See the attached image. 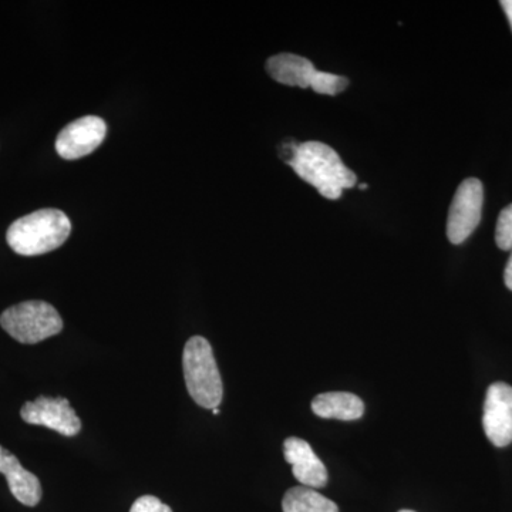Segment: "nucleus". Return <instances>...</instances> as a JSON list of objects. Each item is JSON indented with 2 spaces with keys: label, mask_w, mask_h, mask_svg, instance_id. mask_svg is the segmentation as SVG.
<instances>
[{
  "label": "nucleus",
  "mask_w": 512,
  "mask_h": 512,
  "mask_svg": "<svg viewBox=\"0 0 512 512\" xmlns=\"http://www.w3.org/2000/svg\"><path fill=\"white\" fill-rule=\"evenodd\" d=\"M495 242L503 251H512V204L504 208L498 217Z\"/></svg>",
  "instance_id": "nucleus-15"
},
{
  "label": "nucleus",
  "mask_w": 512,
  "mask_h": 512,
  "mask_svg": "<svg viewBox=\"0 0 512 512\" xmlns=\"http://www.w3.org/2000/svg\"><path fill=\"white\" fill-rule=\"evenodd\" d=\"M284 456L292 466L293 477L303 487L322 488L328 484V470L316 456L311 444L298 437H289L284 443Z\"/></svg>",
  "instance_id": "nucleus-9"
},
{
  "label": "nucleus",
  "mask_w": 512,
  "mask_h": 512,
  "mask_svg": "<svg viewBox=\"0 0 512 512\" xmlns=\"http://www.w3.org/2000/svg\"><path fill=\"white\" fill-rule=\"evenodd\" d=\"M312 412L320 419L359 420L365 414V403L352 393H322L313 399Z\"/></svg>",
  "instance_id": "nucleus-12"
},
{
  "label": "nucleus",
  "mask_w": 512,
  "mask_h": 512,
  "mask_svg": "<svg viewBox=\"0 0 512 512\" xmlns=\"http://www.w3.org/2000/svg\"><path fill=\"white\" fill-rule=\"evenodd\" d=\"M106 133V123L100 117L86 116L74 120L57 136V154L64 160H77L89 156L103 143Z\"/></svg>",
  "instance_id": "nucleus-8"
},
{
  "label": "nucleus",
  "mask_w": 512,
  "mask_h": 512,
  "mask_svg": "<svg viewBox=\"0 0 512 512\" xmlns=\"http://www.w3.org/2000/svg\"><path fill=\"white\" fill-rule=\"evenodd\" d=\"M366 188H367V185H366V184H362V185H360V190H366Z\"/></svg>",
  "instance_id": "nucleus-20"
},
{
  "label": "nucleus",
  "mask_w": 512,
  "mask_h": 512,
  "mask_svg": "<svg viewBox=\"0 0 512 512\" xmlns=\"http://www.w3.org/2000/svg\"><path fill=\"white\" fill-rule=\"evenodd\" d=\"M0 474L8 480L10 493L26 507H36L42 500V484L35 474L23 468L18 457L0 446Z\"/></svg>",
  "instance_id": "nucleus-10"
},
{
  "label": "nucleus",
  "mask_w": 512,
  "mask_h": 512,
  "mask_svg": "<svg viewBox=\"0 0 512 512\" xmlns=\"http://www.w3.org/2000/svg\"><path fill=\"white\" fill-rule=\"evenodd\" d=\"M266 72L276 82L285 84V86L308 89L311 87L316 69L311 60L305 59V57L292 55V53H281V55L268 59Z\"/></svg>",
  "instance_id": "nucleus-11"
},
{
  "label": "nucleus",
  "mask_w": 512,
  "mask_h": 512,
  "mask_svg": "<svg viewBox=\"0 0 512 512\" xmlns=\"http://www.w3.org/2000/svg\"><path fill=\"white\" fill-rule=\"evenodd\" d=\"M504 282L505 285H507V288L512 291V251L510 259H508L507 266H505Z\"/></svg>",
  "instance_id": "nucleus-17"
},
{
  "label": "nucleus",
  "mask_w": 512,
  "mask_h": 512,
  "mask_svg": "<svg viewBox=\"0 0 512 512\" xmlns=\"http://www.w3.org/2000/svg\"><path fill=\"white\" fill-rule=\"evenodd\" d=\"M72 232V222L63 211L46 208L19 218L10 225L6 241L22 256L47 254L62 247Z\"/></svg>",
  "instance_id": "nucleus-2"
},
{
  "label": "nucleus",
  "mask_w": 512,
  "mask_h": 512,
  "mask_svg": "<svg viewBox=\"0 0 512 512\" xmlns=\"http://www.w3.org/2000/svg\"><path fill=\"white\" fill-rule=\"evenodd\" d=\"M185 384L191 399L204 409L220 406L224 386L210 342L202 336H192L183 353Z\"/></svg>",
  "instance_id": "nucleus-3"
},
{
  "label": "nucleus",
  "mask_w": 512,
  "mask_h": 512,
  "mask_svg": "<svg viewBox=\"0 0 512 512\" xmlns=\"http://www.w3.org/2000/svg\"><path fill=\"white\" fill-rule=\"evenodd\" d=\"M284 512H339L338 505L309 487H293L282 500Z\"/></svg>",
  "instance_id": "nucleus-13"
},
{
  "label": "nucleus",
  "mask_w": 512,
  "mask_h": 512,
  "mask_svg": "<svg viewBox=\"0 0 512 512\" xmlns=\"http://www.w3.org/2000/svg\"><path fill=\"white\" fill-rule=\"evenodd\" d=\"M130 512H173L167 504L153 495H143L131 507Z\"/></svg>",
  "instance_id": "nucleus-16"
},
{
  "label": "nucleus",
  "mask_w": 512,
  "mask_h": 512,
  "mask_svg": "<svg viewBox=\"0 0 512 512\" xmlns=\"http://www.w3.org/2000/svg\"><path fill=\"white\" fill-rule=\"evenodd\" d=\"M348 86L349 80L346 77L338 76V74L318 72V70H316L311 82V87L316 93L328 94V96H335V94L345 92Z\"/></svg>",
  "instance_id": "nucleus-14"
},
{
  "label": "nucleus",
  "mask_w": 512,
  "mask_h": 512,
  "mask_svg": "<svg viewBox=\"0 0 512 512\" xmlns=\"http://www.w3.org/2000/svg\"><path fill=\"white\" fill-rule=\"evenodd\" d=\"M484 187L477 178H467L457 188L447 218V237L451 244L460 245L470 238L481 221Z\"/></svg>",
  "instance_id": "nucleus-5"
},
{
  "label": "nucleus",
  "mask_w": 512,
  "mask_h": 512,
  "mask_svg": "<svg viewBox=\"0 0 512 512\" xmlns=\"http://www.w3.org/2000/svg\"><path fill=\"white\" fill-rule=\"evenodd\" d=\"M483 426L485 436L495 447L512 443V387L497 382L487 390L484 402Z\"/></svg>",
  "instance_id": "nucleus-7"
},
{
  "label": "nucleus",
  "mask_w": 512,
  "mask_h": 512,
  "mask_svg": "<svg viewBox=\"0 0 512 512\" xmlns=\"http://www.w3.org/2000/svg\"><path fill=\"white\" fill-rule=\"evenodd\" d=\"M0 326L23 345H36L59 335L63 319L50 303L28 301L10 306L0 315Z\"/></svg>",
  "instance_id": "nucleus-4"
},
{
  "label": "nucleus",
  "mask_w": 512,
  "mask_h": 512,
  "mask_svg": "<svg viewBox=\"0 0 512 512\" xmlns=\"http://www.w3.org/2000/svg\"><path fill=\"white\" fill-rule=\"evenodd\" d=\"M501 6H503L505 15H507L508 22H510L512 29V0H503V2H501Z\"/></svg>",
  "instance_id": "nucleus-18"
},
{
  "label": "nucleus",
  "mask_w": 512,
  "mask_h": 512,
  "mask_svg": "<svg viewBox=\"0 0 512 512\" xmlns=\"http://www.w3.org/2000/svg\"><path fill=\"white\" fill-rule=\"evenodd\" d=\"M20 417L33 426H43L66 437H74L82 431V421L70 402L64 397H37L26 402L20 409Z\"/></svg>",
  "instance_id": "nucleus-6"
},
{
  "label": "nucleus",
  "mask_w": 512,
  "mask_h": 512,
  "mask_svg": "<svg viewBox=\"0 0 512 512\" xmlns=\"http://www.w3.org/2000/svg\"><path fill=\"white\" fill-rule=\"evenodd\" d=\"M212 413L217 414V416H218V414L221 413V410L218 409V407H217V409L212 410Z\"/></svg>",
  "instance_id": "nucleus-19"
},
{
  "label": "nucleus",
  "mask_w": 512,
  "mask_h": 512,
  "mask_svg": "<svg viewBox=\"0 0 512 512\" xmlns=\"http://www.w3.org/2000/svg\"><path fill=\"white\" fill-rule=\"evenodd\" d=\"M399 512H416V511H412V510H402V511H399Z\"/></svg>",
  "instance_id": "nucleus-21"
},
{
  "label": "nucleus",
  "mask_w": 512,
  "mask_h": 512,
  "mask_svg": "<svg viewBox=\"0 0 512 512\" xmlns=\"http://www.w3.org/2000/svg\"><path fill=\"white\" fill-rule=\"evenodd\" d=\"M289 165L303 181L313 185L328 200H338L343 190L353 188L357 183L356 174L342 163L339 154L320 141L299 144Z\"/></svg>",
  "instance_id": "nucleus-1"
}]
</instances>
